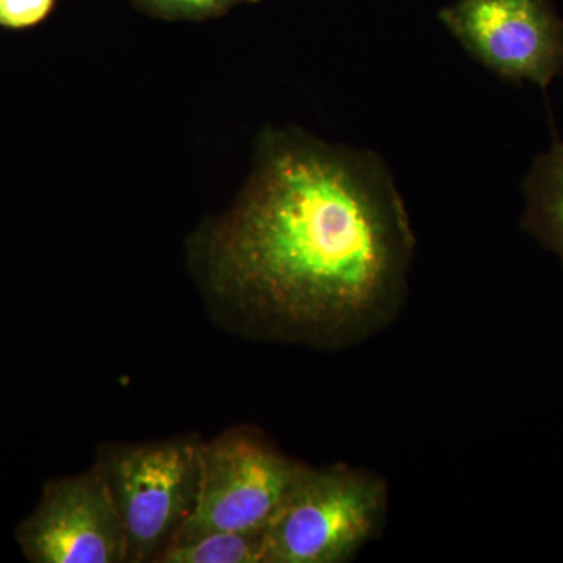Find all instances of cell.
I'll list each match as a JSON object with an SVG mask.
<instances>
[{"label": "cell", "instance_id": "6da1fadb", "mask_svg": "<svg viewBox=\"0 0 563 563\" xmlns=\"http://www.w3.org/2000/svg\"><path fill=\"white\" fill-rule=\"evenodd\" d=\"M195 247L203 290L236 332L342 351L398 320L417 239L379 154L266 131L236 201Z\"/></svg>", "mask_w": 563, "mask_h": 563}, {"label": "cell", "instance_id": "7a4b0ae2", "mask_svg": "<svg viewBox=\"0 0 563 563\" xmlns=\"http://www.w3.org/2000/svg\"><path fill=\"white\" fill-rule=\"evenodd\" d=\"M388 484L346 463L309 466L265 529L263 563H344L383 532Z\"/></svg>", "mask_w": 563, "mask_h": 563}, {"label": "cell", "instance_id": "3957f363", "mask_svg": "<svg viewBox=\"0 0 563 563\" xmlns=\"http://www.w3.org/2000/svg\"><path fill=\"white\" fill-rule=\"evenodd\" d=\"M201 446L196 435L99 446L95 465L124 523L128 563H157L190 518L198 499Z\"/></svg>", "mask_w": 563, "mask_h": 563}, {"label": "cell", "instance_id": "277c9868", "mask_svg": "<svg viewBox=\"0 0 563 563\" xmlns=\"http://www.w3.org/2000/svg\"><path fill=\"white\" fill-rule=\"evenodd\" d=\"M302 466L303 462L282 453L265 433L250 426L202 442L198 499L176 537L265 531Z\"/></svg>", "mask_w": 563, "mask_h": 563}, {"label": "cell", "instance_id": "5b68a950", "mask_svg": "<svg viewBox=\"0 0 563 563\" xmlns=\"http://www.w3.org/2000/svg\"><path fill=\"white\" fill-rule=\"evenodd\" d=\"M439 20L501 80L547 91L563 74V20L551 0H455Z\"/></svg>", "mask_w": 563, "mask_h": 563}, {"label": "cell", "instance_id": "8992f818", "mask_svg": "<svg viewBox=\"0 0 563 563\" xmlns=\"http://www.w3.org/2000/svg\"><path fill=\"white\" fill-rule=\"evenodd\" d=\"M18 540L35 563H128L129 558L124 523L96 465L51 481Z\"/></svg>", "mask_w": 563, "mask_h": 563}, {"label": "cell", "instance_id": "52a82bcc", "mask_svg": "<svg viewBox=\"0 0 563 563\" xmlns=\"http://www.w3.org/2000/svg\"><path fill=\"white\" fill-rule=\"evenodd\" d=\"M521 228L554 252L563 268V140L553 125L550 147L537 155L523 181Z\"/></svg>", "mask_w": 563, "mask_h": 563}, {"label": "cell", "instance_id": "ba28073f", "mask_svg": "<svg viewBox=\"0 0 563 563\" xmlns=\"http://www.w3.org/2000/svg\"><path fill=\"white\" fill-rule=\"evenodd\" d=\"M265 531H209L176 537L157 563H263Z\"/></svg>", "mask_w": 563, "mask_h": 563}, {"label": "cell", "instance_id": "9c48e42d", "mask_svg": "<svg viewBox=\"0 0 563 563\" xmlns=\"http://www.w3.org/2000/svg\"><path fill=\"white\" fill-rule=\"evenodd\" d=\"M140 9L163 20H207L221 16L242 3L261 0H133Z\"/></svg>", "mask_w": 563, "mask_h": 563}, {"label": "cell", "instance_id": "30bf717a", "mask_svg": "<svg viewBox=\"0 0 563 563\" xmlns=\"http://www.w3.org/2000/svg\"><path fill=\"white\" fill-rule=\"evenodd\" d=\"M55 0H0V27L22 31L49 16Z\"/></svg>", "mask_w": 563, "mask_h": 563}]
</instances>
